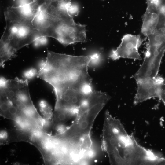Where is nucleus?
<instances>
[{
	"instance_id": "1",
	"label": "nucleus",
	"mask_w": 165,
	"mask_h": 165,
	"mask_svg": "<svg viewBox=\"0 0 165 165\" xmlns=\"http://www.w3.org/2000/svg\"><path fill=\"white\" fill-rule=\"evenodd\" d=\"M100 57L97 53L76 56L48 51L46 60L39 64L37 76L52 86L55 93L72 90L90 94L93 90L88 66Z\"/></svg>"
},
{
	"instance_id": "2",
	"label": "nucleus",
	"mask_w": 165,
	"mask_h": 165,
	"mask_svg": "<svg viewBox=\"0 0 165 165\" xmlns=\"http://www.w3.org/2000/svg\"><path fill=\"white\" fill-rule=\"evenodd\" d=\"M102 147L112 165H160L164 158L140 145L120 120L114 117L104 123Z\"/></svg>"
},
{
	"instance_id": "3",
	"label": "nucleus",
	"mask_w": 165,
	"mask_h": 165,
	"mask_svg": "<svg viewBox=\"0 0 165 165\" xmlns=\"http://www.w3.org/2000/svg\"><path fill=\"white\" fill-rule=\"evenodd\" d=\"M69 2L43 5L32 21L41 37L54 38L64 46L86 41V26L75 23L69 13Z\"/></svg>"
},
{
	"instance_id": "4",
	"label": "nucleus",
	"mask_w": 165,
	"mask_h": 165,
	"mask_svg": "<svg viewBox=\"0 0 165 165\" xmlns=\"http://www.w3.org/2000/svg\"><path fill=\"white\" fill-rule=\"evenodd\" d=\"M110 98L105 93L93 90L79 108L71 125L62 133L53 136L62 141L72 142H79L90 137L96 118Z\"/></svg>"
},
{
	"instance_id": "5",
	"label": "nucleus",
	"mask_w": 165,
	"mask_h": 165,
	"mask_svg": "<svg viewBox=\"0 0 165 165\" xmlns=\"http://www.w3.org/2000/svg\"><path fill=\"white\" fill-rule=\"evenodd\" d=\"M6 24L0 44L8 46L14 54L41 37L38 31L34 28L32 25L9 23H6Z\"/></svg>"
},
{
	"instance_id": "6",
	"label": "nucleus",
	"mask_w": 165,
	"mask_h": 165,
	"mask_svg": "<svg viewBox=\"0 0 165 165\" xmlns=\"http://www.w3.org/2000/svg\"><path fill=\"white\" fill-rule=\"evenodd\" d=\"M164 79L157 76L154 78H146L136 80L137 84L134 104L137 105L152 98H160Z\"/></svg>"
},
{
	"instance_id": "7",
	"label": "nucleus",
	"mask_w": 165,
	"mask_h": 165,
	"mask_svg": "<svg viewBox=\"0 0 165 165\" xmlns=\"http://www.w3.org/2000/svg\"><path fill=\"white\" fill-rule=\"evenodd\" d=\"M144 40L139 35L126 34L122 37L119 46L111 51L109 57L113 60L121 58L141 60L138 49Z\"/></svg>"
},
{
	"instance_id": "8",
	"label": "nucleus",
	"mask_w": 165,
	"mask_h": 165,
	"mask_svg": "<svg viewBox=\"0 0 165 165\" xmlns=\"http://www.w3.org/2000/svg\"><path fill=\"white\" fill-rule=\"evenodd\" d=\"M77 112L63 109H54L51 120V127L53 129L64 124L75 116Z\"/></svg>"
},
{
	"instance_id": "9",
	"label": "nucleus",
	"mask_w": 165,
	"mask_h": 165,
	"mask_svg": "<svg viewBox=\"0 0 165 165\" xmlns=\"http://www.w3.org/2000/svg\"><path fill=\"white\" fill-rule=\"evenodd\" d=\"M8 137L5 144L15 142L24 141L33 145V141L31 132L18 129L8 130Z\"/></svg>"
},
{
	"instance_id": "10",
	"label": "nucleus",
	"mask_w": 165,
	"mask_h": 165,
	"mask_svg": "<svg viewBox=\"0 0 165 165\" xmlns=\"http://www.w3.org/2000/svg\"><path fill=\"white\" fill-rule=\"evenodd\" d=\"M19 79H8L6 86L0 88V94L5 95L13 103L16 99V95L19 87Z\"/></svg>"
},
{
	"instance_id": "11",
	"label": "nucleus",
	"mask_w": 165,
	"mask_h": 165,
	"mask_svg": "<svg viewBox=\"0 0 165 165\" xmlns=\"http://www.w3.org/2000/svg\"><path fill=\"white\" fill-rule=\"evenodd\" d=\"M9 107L6 118L14 120L18 116L24 115L20 110L9 100Z\"/></svg>"
},
{
	"instance_id": "12",
	"label": "nucleus",
	"mask_w": 165,
	"mask_h": 165,
	"mask_svg": "<svg viewBox=\"0 0 165 165\" xmlns=\"http://www.w3.org/2000/svg\"><path fill=\"white\" fill-rule=\"evenodd\" d=\"M9 107V101L5 95L0 94V115L6 118Z\"/></svg>"
},
{
	"instance_id": "13",
	"label": "nucleus",
	"mask_w": 165,
	"mask_h": 165,
	"mask_svg": "<svg viewBox=\"0 0 165 165\" xmlns=\"http://www.w3.org/2000/svg\"><path fill=\"white\" fill-rule=\"evenodd\" d=\"M39 106L40 110L46 117H48L50 119V117H52V113L51 108L48 103L44 100H41L39 103Z\"/></svg>"
},
{
	"instance_id": "14",
	"label": "nucleus",
	"mask_w": 165,
	"mask_h": 165,
	"mask_svg": "<svg viewBox=\"0 0 165 165\" xmlns=\"http://www.w3.org/2000/svg\"><path fill=\"white\" fill-rule=\"evenodd\" d=\"M68 11L69 13L72 17L77 16L80 11V6L77 3L71 1L69 3Z\"/></svg>"
},
{
	"instance_id": "15",
	"label": "nucleus",
	"mask_w": 165,
	"mask_h": 165,
	"mask_svg": "<svg viewBox=\"0 0 165 165\" xmlns=\"http://www.w3.org/2000/svg\"><path fill=\"white\" fill-rule=\"evenodd\" d=\"M38 71L35 68H31L24 72L23 76L25 79L31 80L37 75Z\"/></svg>"
},
{
	"instance_id": "16",
	"label": "nucleus",
	"mask_w": 165,
	"mask_h": 165,
	"mask_svg": "<svg viewBox=\"0 0 165 165\" xmlns=\"http://www.w3.org/2000/svg\"><path fill=\"white\" fill-rule=\"evenodd\" d=\"M46 37H41L37 39L33 43L35 47H38L45 45L47 42Z\"/></svg>"
},
{
	"instance_id": "17",
	"label": "nucleus",
	"mask_w": 165,
	"mask_h": 165,
	"mask_svg": "<svg viewBox=\"0 0 165 165\" xmlns=\"http://www.w3.org/2000/svg\"><path fill=\"white\" fill-rule=\"evenodd\" d=\"M8 137V133L7 130H3L1 131L0 134L1 145L5 144Z\"/></svg>"
},
{
	"instance_id": "18",
	"label": "nucleus",
	"mask_w": 165,
	"mask_h": 165,
	"mask_svg": "<svg viewBox=\"0 0 165 165\" xmlns=\"http://www.w3.org/2000/svg\"><path fill=\"white\" fill-rule=\"evenodd\" d=\"M160 99L162 101L165 106V79L162 86Z\"/></svg>"
},
{
	"instance_id": "19",
	"label": "nucleus",
	"mask_w": 165,
	"mask_h": 165,
	"mask_svg": "<svg viewBox=\"0 0 165 165\" xmlns=\"http://www.w3.org/2000/svg\"><path fill=\"white\" fill-rule=\"evenodd\" d=\"M51 2L54 1H59L64 2H69L72 1V0H49Z\"/></svg>"
},
{
	"instance_id": "20",
	"label": "nucleus",
	"mask_w": 165,
	"mask_h": 165,
	"mask_svg": "<svg viewBox=\"0 0 165 165\" xmlns=\"http://www.w3.org/2000/svg\"></svg>"
}]
</instances>
